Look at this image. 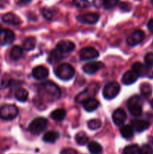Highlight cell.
I'll return each mask as SVG.
<instances>
[{
  "label": "cell",
  "instance_id": "cell-2",
  "mask_svg": "<svg viewBox=\"0 0 153 154\" xmlns=\"http://www.w3.org/2000/svg\"><path fill=\"white\" fill-rule=\"evenodd\" d=\"M55 74L58 78L63 81L70 80L75 75V70L68 63H62L56 69Z\"/></svg>",
  "mask_w": 153,
  "mask_h": 154
},
{
  "label": "cell",
  "instance_id": "cell-32",
  "mask_svg": "<svg viewBox=\"0 0 153 154\" xmlns=\"http://www.w3.org/2000/svg\"><path fill=\"white\" fill-rule=\"evenodd\" d=\"M87 126L91 130H96L101 126V121L98 119H92L88 122Z\"/></svg>",
  "mask_w": 153,
  "mask_h": 154
},
{
  "label": "cell",
  "instance_id": "cell-1",
  "mask_svg": "<svg viewBox=\"0 0 153 154\" xmlns=\"http://www.w3.org/2000/svg\"><path fill=\"white\" fill-rule=\"evenodd\" d=\"M38 94L40 99L46 102H54L58 100L61 96L59 87L54 83L47 81L39 86Z\"/></svg>",
  "mask_w": 153,
  "mask_h": 154
},
{
  "label": "cell",
  "instance_id": "cell-16",
  "mask_svg": "<svg viewBox=\"0 0 153 154\" xmlns=\"http://www.w3.org/2000/svg\"><path fill=\"white\" fill-rule=\"evenodd\" d=\"M49 75L48 69L43 66H38L32 70V76L37 80L45 79Z\"/></svg>",
  "mask_w": 153,
  "mask_h": 154
},
{
  "label": "cell",
  "instance_id": "cell-12",
  "mask_svg": "<svg viewBox=\"0 0 153 154\" xmlns=\"http://www.w3.org/2000/svg\"><path fill=\"white\" fill-rule=\"evenodd\" d=\"M104 67V64L101 62H90L86 63L82 67V70L85 73L92 75L96 73L98 70Z\"/></svg>",
  "mask_w": 153,
  "mask_h": 154
},
{
  "label": "cell",
  "instance_id": "cell-4",
  "mask_svg": "<svg viewBox=\"0 0 153 154\" xmlns=\"http://www.w3.org/2000/svg\"><path fill=\"white\" fill-rule=\"evenodd\" d=\"M48 121L44 117H37L34 119L28 126V130L33 135H39L47 127Z\"/></svg>",
  "mask_w": 153,
  "mask_h": 154
},
{
  "label": "cell",
  "instance_id": "cell-15",
  "mask_svg": "<svg viewBox=\"0 0 153 154\" xmlns=\"http://www.w3.org/2000/svg\"><path fill=\"white\" fill-rule=\"evenodd\" d=\"M132 70L138 75V77H144L148 75L150 69L147 67L145 64L137 62V63H134V65L132 66Z\"/></svg>",
  "mask_w": 153,
  "mask_h": 154
},
{
  "label": "cell",
  "instance_id": "cell-29",
  "mask_svg": "<svg viewBox=\"0 0 153 154\" xmlns=\"http://www.w3.org/2000/svg\"><path fill=\"white\" fill-rule=\"evenodd\" d=\"M123 154H141L140 148L136 144H130L124 147Z\"/></svg>",
  "mask_w": 153,
  "mask_h": 154
},
{
  "label": "cell",
  "instance_id": "cell-40",
  "mask_svg": "<svg viewBox=\"0 0 153 154\" xmlns=\"http://www.w3.org/2000/svg\"><path fill=\"white\" fill-rule=\"evenodd\" d=\"M147 27H148V29L152 33H153V18H152V19L148 20V23H147Z\"/></svg>",
  "mask_w": 153,
  "mask_h": 154
},
{
  "label": "cell",
  "instance_id": "cell-43",
  "mask_svg": "<svg viewBox=\"0 0 153 154\" xmlns=\"http://www.w3.org/2000/svg\"><path fill=\"white\" fill-rule=\"evenodd\" d=\"M150 105H151L152 108H153V99H152V100H151V102H150Z\"/></svg>",
  "mask_w": 153,
  "mask_h": 154
},
{
  "label": "cell",
  "instance_id": "cell-23",
  "mask_svg": "<svg viewBox=\"0 0 153 154\" xmlns=\"http://www.w3.org/2000/svg\"><path fill=\"white\" fill-rule=\"evenodd\" d=\"M59 138V133L55 131H50V132H46L43 137V140L46 143H52L55 142L56 140Z\"/></svg>",
  "mask_w": 153,
  "mask_h": 154
},
{
  "label": "cell",
  "instance_id": "cell-34",
  "mask_svg": "<svg viewBox=\"0 0 153 154\" xmlns=\"http://www.w3.org/2000/svg\"><path fill=\"white\" fill-rule=\"evenodd\" d=\"M40 11H41V14L42 16L44 17V18L47 20H51L52 18V17H53V14H54L53 11H52V9L49 8H46V7L42 8Z\"/></svg>",
  "mask_w": 153,
  "mask_h": 154
},
{
  "label": "cell",
  "instance_id": "cell-21",
  "mask_svg": "<svg viewBox=\"0 0 153 154\" xmlns=\"http://www.w3.org/2000/svg\"><path fill=\"white\" fill-rule=\"evenodd\" d=\"M28 93L27 90L23 88H21V87H18L14 91L15 98H16V100L20 101V102H26L28 99Z\"/></svg>",
  "mask_w": 153,
  "mask_h": 154
},
{
  "label": "cell",
  "instance_id": "cell-31",
  "mask_svg": "<svg viewBox=\"0 0 153 154\" xmlns=\"http://www.w3.org/2000/svg\"><path fill=\"white\" fill-rule=\"evenodd\" d=\"M72 2L79 8H88L91 6V2L88 0H72Z\"/></svg>",
  "mask_w": 153,
  "mask_h": 154
},
{
  "label": "cell",
  "instance_id": "cell-13",
  "mask_svg": "<svg viewBox=\"0 0 153 154\" xmlns=\"http://www.w3.org/2000/svg\"><path fill=\"white\" fill-rule=\"evenodd\" d=\"M75 48L74 43L70 41H60L56 45V49L61 53H70Z\"/></svg>",
  "mask_w": 153,
  "mask_h": 154
},
{
  "label": "cell",
  "instance_id": "cell-18",
  "mask_svg": "<svg viewBox=\"0 0 153 154\" xmlns=\"http://www.w3.org/2000/svg\"><path fill=\"white\" fill-rule=\"evenodd\" d=\"M131 126L133 129H134L135 131L138 132H141L146 130L149 127V123L146 121V120H134L132 121Z\"/></svg>",
  "mask_w": 153,
  "mask_h": 154
},
{
  "label": "cell",
  "instance_id": "cell-19",
  "mask_svg": "<svg viewBox=\"0 0 153 154\" xmlns=\"http://www.w3.org/2000/svg\"><path fill=\"white\" fill-rule=\"evenodd\" d=\"M138 78V75L133 70L128 71L123 75L122 82L125 85H130L136 82Z\"/></svg>",
  "mask_w": 153,
  "mask_h": 154
},
{
  "label": "cell",
  "instance_id": "cell-10",
  "mask_svg": "<svg viewBox=\"0 0 153 154\" xmlns=\"http://www.w3.org/2000/svg\"><path fill=\"white\" fill-rule=\"evenodd\" d=\"M15 39V35L11 30L4 29L0 31V45H8L13 43Z\"/></svg>",
  "mask_w": 153,
  "mask_h": 154
},
{
  "label": "cell",
  "instance_id": "cell-39",
  "mask_svg": "<svg viewBox=\"0 0 153 154\" xmlns=\"http://www.w3.org/2000/svg\"><path fill=\"white\" fill-rule=\"evenodd\" d=\"M93 5L96 8H100L103 6V0H93Z\"/></svg>",
  "mask_w": 153,
  "mask_h": 154
},
{
  "label": "cell",
  "instance_id": "cell-14",
  "mask_svg": "<svg viewBox=\"0 0 153 154\" xmlns=\"http://www.w3.org/2000/svg\"><path fill=\"white\" fill-rule=\"evenodd\" d=\"M2 20L4 23L7 24H10V25H20L22 23L20 18L14 13H7L4 14L2 17Z\"/></svg>",
  "mask_w": 153,
  "mask_h": 154
},
{
  "label": "cell",
  "instance_id": "cell-8",
  "mask_svg": "<svg viewBox=\"0 0 153 154\" xmlns=\"http://www.w3.org/2000/svg\"><path fill=\"white\" fill-rule=\"evenodd\" d=\"M144 38H145V34L143 31L140 29L135 30L132 34H130V35L128 37L127 43L131 47L136 46L143 41Z\"/></svg>",
  "mask_w": 153,
  "mask_h": 154
},
{
  "label": "cell",
  "instance_id": "cell-5",
  "mask_svg": "<svg viewBox=\"0 0 153 154\" xmlns=\"http://www.w3.org/2000/svg\"><path fill=\"white\" fill-rule=\"evenodd\" d=\"M18 108L14 105H4L0 108V117L3 120H11L18 115Z\"/></svg>",
  "mask_w": 153,
  "mask_h": 154
},
{
  "label": "cell",
  "instance_id": "cell-3",
  "mask_svg": "<svg viewBox=\"0 0 153 154\" xmlns=\"http://www.w3.org/2000/svg\"><path fill=\"white\" fill-rule=\"evenodd\" d=\"M127 106L130 114L134 117H139L142 111V101L140 96H134L128 100Z\"/></svg>",
  "mask_w": 153,
  "mask_h": 154
},
{
  "label": "cell",
  "instance_id": "cell-38",
  "mask_svg": "<svg viewBox=\"0 0 153 154\" xmlns=\"http://www.w3.org/2000/svg\"><path fill=\"white\" fill-rule=\"evenodd\" d=\"M61 154H78V153L74 149L64 148L61 151Z\"/></svg>",
  "mask_w": 153,
  "mask_h": 154
},
{
  "label": "cell",
  "instance_id": "cell-7",
  "mask_svg": "<svg viewBox=\"0 0 153 154\" xmlns=\"http://www.w3.org/2000/svg\"><path fill=\"white\" fill-rule=\"evenodd\" d=\"M99 16L98 14L97 13H87L84 14H80L78 15L76 17V20L78 22L81 23L83 24H88V25H93V24H95L98 22Z\"/></svg>",
  "mask_w": 153,
  "mask_h": 154
},
{
  "label": "cell",
  "instance_id": "cell-22",
  "mask_svg": "<svg viewBox=\"0 0 153 154\" xmlns=\"http://www.w3.org/2000/svg\"><path fill=\"white\" fill-rule=\"evenodd\" d=\"M120 134L125 139H130L134 136V129L130 125H124L120 129Z\"/></svg>",
  "mask_w": 153,
  "mask_h": 154
},
{
  "label": "cell",
  "instance_id": "cell-33",
  "mask_svg": "<svg viewBox=\"0 0 153 154\" xmlns=\"http://www.w3.org/2000/svg\"><path fill=\"white\" fill-rule=\"evenodd\" d=\"M119 3V0H103V6L106 10H111L116 7Z\"/></svg>",
  "mask_w": 153,
  "mask_h": 154
},
{
  "label": "cell",
  "instance_id": "cell-27",
  "mask_svg": "<svg viewBox=\"0 0 153 154\" xmlns=\"http://www.w3.org/2000/svg\"><path fill=\"white\" fill-rule=\"evenodd\" d=\"M88 149L91 154H100L102 152V147L96 141H92L88 144Z\"/></svg>",
  "mask_w": 153,
  "mask_h": 154
},
{
  "label": "cell",
  "instance_id": "cell-11",
  "mask_svg": "<svg viewBox=\"0 0 153 154\" xmlns=\"http://www.w3.org/2000/svg\"><path fill=\"white\" fill-rule=\"evenodd\" d=\"M112 118V120H113V123L116 126H120L124 124V123L125 122L126 119H127V114H126L125 111L124 110L121 109V108H118V109L114 111Z\"/></svg>",
  "mask_w": 153,
  "mask_h": 154
},
{
  "label": "cell",
  "instance_id": "cell-42",
  "mask_svg": "<svg viewBox=\"0 0 153 154\" xmlns=\"http://www.w3.org/2000/svg\"><path fill=\"white\" fill-rule=\"evenodd\" d=\"M20 2L21 3H22V4H28V3L31 2L32 0H19Z\"/></svg>",
  "mask_w": 153,
  "mask_h": 154
},
{
  "label": "cell",
  "instance_id": "cell-28",
  "mask_svg": "<svg viewBox=\"0 0 153 154\" xmlns=\"http://www.w3.org/2000/svg\"><path fill=\"white\" fill-rule=\"evenodd\" d=\"M75 141L79 145H85L88 141V137L84 132H80L75 136Z\"/></svg>",
  "mask_w": 153,
  "mask_h": 154
},
{
  "label": "cell",
  "instance_id": "cell-6",
  "mask_svg": "<svg viewBox=\"0 0 153 154\" xmlns=\"http://www.w3.org/2000/svg\"><path fill=\"white\" fill-rule=\"evenodd\" d=\"M120 86L116 81H112L105 85L103 89V96L106 99H112L118 94Z\"/></svg>",
  "mask_w": 153,
  "mask_h": 154
},
{
  "label": "cell",
  "instance_id": "cell-25",
  "mask_svg": "<svg viewBox=\"0 0 153 154\" xmlns=\"http://www.w3.org/2000/svg\"><path fill=\"white\" fill-rule=\"evenodd\" d=\"M66 117V111L65 110L62 108H58L56 109L51 113V117L56 121H62L64 120Z\"/></svg>",
  "mask_w": 153,
  "mask_h": 154
},
{
  "label": "cell",
  "instance_id": "cell-24",
  "mask_svg": "<svg viewBox=\"0 0 153 154\" xmlns=\"http://www.w3.org/2000/svg\"><path fill=\"white\" fill-rule=\"evenodd\" d=\"M22 54H23L22 48L18 45H16V46H14L12 49L10 50V57L11 58V60L16 61L22 57Z\"/></svg>",
  "mask_w": 153,
  "mask_h": 154
},
{
  "label": "cell",
  "instance_id": "cell-20",
  "mask_svg": "<svg viewBox=\"0 0 153 154\" xmlns=\"http://www.w3.org/2000/svg\"><path fill=\"white\" fill-rule=\"evenodd\" d=\"M62 53H61L59 51L56 49L50 53L49 57H48V62H49L50 64H56V63L61 61V60H62Z\"/></svg>",
  "mask_w": 153,
  "mask_h": 154
},
{
  "label": "cell",
  "instance_id": "cell-35",
  "mask_svg": "<svg viewBox=\"0 0 153 154\" xmlns=\"http://www.w3.org/2000/svg\"><path fill=\"white\" fill-rule=\"evenodd\" d=\"M118 8L122 11L128 12L131 10L132 5L128 1H122L118 3Z\"/></svg>",
  "mask_w": 153,
  "mask_h": 154
},
{
  "label": "cell",
  "instance_id": "cell-37",
  "mask_svg": "<svg viewBox=\"0 0 153 154\" xmlns=\"http://www.w3.org/2000/svg\"><path fill=\"white\" fill-rule=\"evenodd\" d=\"M141 154H153V149L148 144H144L140 148Z\"/></svg>",
  "mask_w": 153,
  "mask_h": 154
},
{
  "label": "cell",
  "instance_id": "cell-36",
  "mask_svg": "<svg viewBox=\"0 0 153 154\" xmlns=\"http://www.w3.org/2000/svg\"><path fill=\"white\" fill-rule=\"evenodd\" d=\"M144 62H145V65L147 67L149 68L150 69L153 67V53L150 52L146 54L145 57H144Z\"/></svg>",
  "mask_w": 153,
  "mask_h": 154
},
{
  "label": "cell",
  "instance_id": "cell-17",
  "mask_svg": "<svg viewBox=\"0 0 153 154\" xmlns=\"http://www.w3.org/2000/svg\"><path fill=\"white\" fill-rule=\"evenodd\" d=\"M99 106V102L95 99L89 98L86 99L82 102V107L88 112H92L95 111Z\"/></svg>",
  "mask_w": 153,
  "mask_h": 154
},
{
  "label": "cell",
  "instance_id": "cell-41",
  "mask_svg": "<svg viewBox=\"0 0 153 154\" xmlns=\"http://www.w3.org/2000/svg\"><path fill=\"white\" fill-rule=\"evenodd\" d=\"M6 3H7V1H6V0H0V8L4 7Z\"/></svg>",
  "mask_w": 153,
  "mask_h": 154
},
{
  "label": "cell",
  "instance_id": "cell-26",
  "mask_svg": "<svg viewBox=\"0 0 153 154\" xmlns=\"http://www.w3.org/2000/svg\"><path fill=\"white\" fill-rule=\"evenodd\" d=\"M36 45V40L34 37H28L24 40L22 48L27 51H32Z\"/></svg>",
  "mask_w": 153,
  "mask_h": 154
},
{
  "label": "cell",
  "instance_id": "cell-44",
  "mask_svg": "<svg viewBox=\"0 0 153 154\" xmlns=\"http://www.w3.org/2000/svg\"><path fill=\"white\" fill-rule=\"evenodd\" d=\"M151 3L153 5V0H151Z\"/></svg>",
  "mask_w": 153,
  "mask_h": 154
},
{
  "label": "cell",
  "instance_id": "cell-9",
  "mask_svg": "<svg viewBox=\"0 0 153 154\" xmlns=\"http://www.w3.org/2000/svg\"><path fill=\"white\" fill-rule=\"evenodd\" d=\"M98 51L94 48H84L80 51V57L82 60H92L98 57Z\"/></svg>",
  "mask_w": 153,
  "mask_h": 154
},
{
  "label": "cell",
  "instance_id": "cell-30",
  "mask_svg": "<svg viewBox=\"0 0 153 154\" xmlns=\"http://www.w3.org/2000/svg\"><path fill=\"white\" fill-rule=\"evenodd\" d=\"M140 93L144 98H146V99L148 98L152 93V86L148 84H143L140 87Z\"/></svg>",
  "mask_w": 153,
  "mask_h": 154
}]
</instances>
